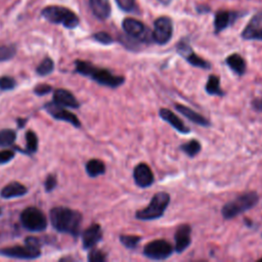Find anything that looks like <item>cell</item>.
Returning a JSON list of instances; mask_svg holds the SVG:
<instances>
[{"label": "cell", "instance_id": "cell-1", "mask_svg": "<svg viewBox=\"0 0 262 262\" xmlns=\"http://www.w3.org/2000/svg\"><path fill=\"white\" fill-rule=\"evenodd\" d=\"M82 215L76 210L66 207H55L50 211V222L59 232L77 236L80 233Z\"/></svg>", "mask_w": 262, "mask_h": 262}, {"label": "cell", "instance_id": "cell-2", "mask_svg": "<svg viewBox=\"0 0 262 262\" xmlns=\"http://www.w3.org/2000/svg\"><path fill=\"white\" fill-rule=\"evenodd\" d=\"M76 71L86 77H89L96 83L110 87V88H117L124 84L125 78L123 76L114 75L106 69L97 68L92 63L84 60H76Z\"/></svg>", "mask_w": 262, "mask_h": 262}, {"label": "cell", "instance_id": "cell-3", "mask_svg": "<svg viewBox=\"0 0 262 262\" xmlns=\"http://www.w3.org/2000/svg\"><path fill=\"white\" fill-rule=\"evenodd\" d=\"M259 202V196L255 191H249L238 195L237 198L229 201L223 205L221 209V214L224 219L229 220L237 215L252 209Z\"/></svg>", "mask_w": 262, "mask_h": 262}, {"label": "cell", "instance_id": "cell-4", "mask_svg": "<svg viewBox=\"0 0 262 262\" xmlns=\"http://www.w3.org/2000/svg\"><path fill=\"white\" fill-rule=\"evenodd\" d=\"M41 15L47 21L52 24H60L67 29H75L79 25V17L77 14L63 6H46L42 9Z\"/></svg>", "mask_w": 262, "mask_h": 262}, {"label": "cell", "instance_id": "cell-5", "mask_svg": "<svg viewBox=\"0 0 262 262\" xmlns=\"http://www.w3.org/2000/svg\"><path fill=\"white\" fill-rule=\"evenodd\" d=\"M170 194L165 191H159L154 194L149 204L136 212L135 217L142 221H150L161 218L169 206Z\"/></svg>", "mask_w": 262, "mask_h": 262}, {"label": "cell", "instance_id": "cell-6", "mask_svg": "<svg viewBox=\"0 0 262 262\" xmlns=\"http://www.w3.org/2000/svg\"><path fill=\"white\" fill-rule=\"evenodd\" d=\"M23 226L30 231H42L47 226V219L43 212L35 207L25 209L20 214Z\"/></svg>", "mask_w": 262, "mask_h": 262}, {"label": "cell", "instance_id": "cell-7", "mask_svg": "<svg viewBox=\"0 0 262 262\" xmlns=\"http://www.w3.org/2000/svg\"><path fill=\"white\" fill-rule=\"evenodd\" d=\"M173 247L165 239H155L147 243L143 249V255L150 260H165L173 253Z\"/></svg>", "mask_w": 262, "mask_h": 262}, {"label": "cell", "instance_id": "cell-8", "mask_svg": "<svg viewBox=\"0 0 262 262\" xmlns=\"http://www.w3.org/2000/svg\"><path fill=\"white\" fill-rule=\"evenodd\" d=\"M173 34V24L170 17L160 16L154 23V31L151 33L152 41L159 45L167 44Z\"/></svg>", "mask_w": 262, "mask_h": 262}, {"label": "cell", "instance_id": "cell-9", "mask_svg": "<svg viewBox=\"0 0 262 262\" xmlns=\"http://www.w3.org/2000/svg\"><path fill=\"white\" fill-rule=\"evenodd\" d=\"M122 28L127 35L137 39L140 42L148 43V42L152 41L151 33L140 20H137V19L131 18V17H127L123 20Z\"/></svg>", "mask_w": 262, "mask_h": 262}, {"label": "cell", "instance_id": "cell-10", "mask_svg": "<svg viewBox=\"0 0 262 262\" xmlns=\"http://www.w3.org/2000/svg\"><path fill=\"white\" fill-rule=\"evenodd\" d=\"M176 50L177 52L186 59V61L191 64L192 67L204 69V70H209L211 69V64L209 61L205 60L204 58L200 57L198 54H195L192 50V48L189 45V42L186 38L181 39L177 45H176Z\"/></svg>", "mask_w": 262, "mask_h": 262}, {"label": "cell", "instance_id": "cell-11", "mask_svg": "<svg viewBox=\"0 0 262 262\" xmlns=\"http://www.w3.org/2000/svg\"><path fill=\"white\" fill-rule=\"evenodd\" d=\"M0 255L14 258V259H25V260H33L37 259L41 256V252L39 247L31 246L26 244V246H14L10 248L0 249Z\"/></svg>", "mask_w": 262, "mask_h": 262}, {"label": "cell", "instance_id": "cell-12", "mask_svg": "<svg viewBox=\"0 0 262 262\" xmlns=\"http://www.w3.org/2000/svg\"><path fill=\"white\" fill-rule=\"evenodd\" d=\"M44 108L47 111L48 114H50L54 119L56 120H60V121H66L69 122L70 124H72L74 127H81V123L79 121V119L71 112L67 111L66 107L57 104L54 101L48 102L45 104Z\"/></svg>", "mask_w": 262, "mask_h": 262}, {"label": "cell", "instance_id": "cell-13", "mask_svg": "<svg viewBox=\"0 0 262 262\" xmlns=\"http://www.w3.org/2000/svg\"><path fill=\"white\" fill-rule=\"evenodd\" d=\"M133 179L135 184L141 188L149 187L155 181L154 173L145 163H140L134 168Z\"/></svg>", "mask_w": 262, "mask_h": 262}, {"label": "cell", "instance_id": "cell-14", "mask_svg": "<svg viewBox=\"0 0 262 262\" xmlns=\"http://www.w3.org/2000/svg\"><path fill=\"white\" fill-rule=\"evenodd\" d=\"M190 233H191V227L188 224H182L178 226L174 234V241H175L174 250L176 253L181 254L189 247L191 243Z\"/></svg>", "mask_w": 262, "mask_h": 262}, {"label": "cell", "instance_id": "cell-15", "mask_svg": "<svg viewBox=\"0 0 262 262\" xmlns=\"http://www.w3.org/2000/svg\"><path fill=\"white\" fill-rule=\"evenodd\" d=\"M102 230L99 224H92L87 227L82 233V244L84 249L93 248L98 242L101 241Z\"/></svg>", "mask_w": 262, "mask_h": 262}, {"label": "cell", "instance_id": "cell-16", "mask_svg": "<svg viewBox=\"0 0 262 262\" xmlns=\"http://www.w3.org/2000/svg\"><path fill=\"white\" fill-rule=\"evenodd\" d=\"M159 116L179 133L188 134L190 132V129L187 126H185L184 123L180 120V118L176 116L172 111L162 107L159 111Z\"/></svg>", "mask_w": 262, "mask_h": 262}, {"label": "cell", "instance_id": "cell-17", "mask_svg": "<svg viewBox=\"0 0 262 262\" xmlns=\"http://www.w3.org/2000/svg\"><path fill=\"white\" fill-rule=\"evenodd\" d=\"M53 101L63 107H71V108H78L80 106L79 101L76 97L66 89H56L53 94Z\"/></svg>", "mask_w": 262, "mask_h": 262}, {"label": "cell", "instance_id": "cell-18", "mask_svg": "<svg viewBox=\"0 0 262 262\" xmlns=\"http://www.w3.org/2000/svg\"><path fill=\"white\" fill-rule=\"evenodd\" d=\"M175 108L178 113L183 115L187 120L191 121L192 123H194L196 125H200L202 127H209L210 126V122H209L208 119H206L204 116L196 113L195 111L191 110L190 107H188L186 105H183V104H180V103H176Z\"/></svg>", "mask_w": 262, "mask_h": 262}, {"label": "cell", "instance_id": "cell-19", "mask_svg": "<svg viewBox=\"0 0 262 262\" xmlns=\"http://www.w3.org/2000/svg\"><path fill=\"white\" fill-rule=\"evenodd\" d=\"M236 17V13H232L229 11H219L216 13L214 18V29L215 33L218 34L225 30L227 27L231 25L232 21H234Z\"/></svg>", "mask_w": 262, "mask_h": 262}, {"label": "cell", "instance_id": "cell-20", "mask_svg": "<svg viewBox=\"0 0 262 262\" xmlns=\"http://www.w3.org/2000/svg\"><path fill=\"white\" fill-rule=\"evenodd\" d=\"M92 13L98 19H106L111 14V5L108 0H89Z\"/></svg>", "mask_w": 262, "mask_h": 262}, {"label": "cell", "instance_id": "cell-21", "mask_svg": "<svg viewBox=\"0 0 262 262\" xmlns=\"http://www.w3.org/2000/svg\"><path fill=\"white\" fill-rule=\"evenodd\" d=\"M27 192H28V189L25 185H23L17 181H12L1 189L0 195L3 199H12V198L21 196Z\"/></svg>", "mask_w": 262, "mask_h": 262}, {"label": "cell", "instance_id": "cell-22", "mask_svg": "<svg viewBox=\"0 0 262 262\" xmlns=\"http://www.w3.org/2000/svg\"><path fill=\"white\" fill-rule=\"evenodd\" d=\"M225 62L229 67V69L231 71H233L235 74H237L238 76H243L245 74L247 64H246V61L243 58V56H241L239 54L232 53V54L228 55L225 59Z\"/></svg>", "mask_w": 262, "mask_h": 262}, {"label": "cell", "instance_id": "cell-23", "mask_svg": "<svg viewBox=\"0 0 262 262\" xmlns=\"http://www.w3.org/2000/svg\"><path fill=\"white\" fill-rule=\"evenodd\" d=\"M262 24V12H258L256 13L251 20L248 23V25L246 26V28L244 29L243 33H242V37L245 40H251L252 35L255 33V31L261 27Z\"/></svg>", "mask_w": 262, "mask_h": 262}, {"label": "cell", "instance_id": "cell-24", "mask_svg": "<svg viewBox=\"0 0 262 262\" xmlns=\"http://www.w3.org/2000/svg\"><path fill=\"white\" fill-rule=\"evenodd\" d=\"M206 92L209 95H216V96H224V91L221 89L220 86V78L215 75L209 76L206 86H205Z\"/></svg>", "mask_w": 262, "mask_h": 262}, {"label": "cell", "instance_id": "cell-25", "mask_svg": "<svg viewBox=\"0 0 262 262\" xmlns=\"http://www.w3.org/2000/svg\"><path fill=\"white\" fill-rule=\"evenodd\" d=\"M86 172L90 177H97L99 175L104 174L105 165L102 161L97 159L89 160L86 163Z\"/></svg>", "mask_w": 262, "mask_h": 262}, {"label": "cell", "instance_id": "cell-26", "mask_svg": "<svg viewBox=\"0 0 262 262\" xmlns=\"http://www.w3.org/2000/svg\"><path fill=\"white\" fill-rule=\"evenodd\" d=\"M201 143L196 139H191L180 145V149L185 152L188 157H194L201 151Z\"/></svg>", "mask_w": 262, "mask_h": 262}, {"label": "cell", "instance_id": "cell-27", "mask_svg": "<svg viewBox=\"0 0 262 262\" xmlns=\"http://www.w3.org/2000/svg\"><path fill=\"white\" fill-rule=\"evenodd\" d=\"M16 138L15 131L11 129H3L0 131V146H9L11 145Z\"/></svg>", "mask_w": 262, "mask_h": 262}, {"label": "cell", "instance_id": "cell-28", "mask_svg": "<svg viewBox=\"0 0 262 262\" xmlns=\"http://www.w3.org/2000/svg\"><path fill=\"white\" fill-rule=\"evenodd\" d=\"M53 69H54V63H53L52 59L49 57H46L40 62V64L37 67L36 71L40 76H46V75L51 74Z\"/></svg>", "mask_w": 262, "mask_h": 262}, {"label": "cell", "instance_id": "cell-29", "mask_svg": "<svg viewBox=\"0 0 262 262\" xmlns=\"http://www.w3.org/2000/svg\"><path fill=\"white\" fill-rule=\"evenodd\" d=\"M140 241H141V236L139 235H130V234L120 235V242L128 249L136 248Z\"/></svg>", "mask_w": 262, "mask_h": 262}, {"label": "cell", "instance_id": "cell-30", "mask_svg": "<svg viewBox=\"0 0 262 262\" xmlns=\"http://www.w3.org/2000/svg\"><path fill=\"white\" fill-rule=\"evenodd\" d=\"M16 53L14 45H3L0 46V61H6L11 59Z\"/></svg>", "mask_w": 262, "mask_h": 262}, {"label": "cell", "instance_id": "cell-31", "mask_svg": "<svg viewBox=\"0 0 262 262\" xmlns=\"http://www.w3.org/2000/svg\"><path fill=\"white\" fill-rule=\"evenodd\" d=\"M26 141H27V149L30 152H35L38 147V138L35 132L29 130L26 133Z\"/></svg>", "mask_w": 262, "mask_h": 262}, {"label": "cell", "instance_id": "cell-32", "mask_svg": "<svg viewBox=\"0 0 262 262\" xmlns=\"http://www.w3.org/2000/svg\"><path fill=\"white\" fill-rule=\"evenodd\" d=\"M87 259L89 262H104L106 260V254L99 249H92Z\"/></svg>", "mask_w": 262, "mask_h": 262}, {"label": "cell", "instance_id": "cell-33", "mask_svg": "<svg viewBox=\"0 0 262 262\" xmlns=\"http://www.w3.org/2000/svg\"><path fill=\"white\" fill-rule=\"evenodd\" d=\"M120 9L125 12H134L136 10V5L134 0H116Z\"/></svg>", "mask_w": 262, "mask_h": 262}, {"label": "cell", "instance_id": "cell-34", "mask_svg": "<svg viewBox=\"0 0 262 262\" xmlns=\"http://www.w3.org/2000/svg\"><path fill=\"white\" fill-rule=\"evenodd\" d=\"M92 37L95 41H97V42H99L103 45H108V44H112L114 42L111 35L107 34L106 32H97Z\"/></svg>", "mask_w": 262, "mask_h": 262}, {"label": "cell", "instance_id": "cell-35", "mask_svg": "<svg viewBox=\"0 0 262 262\" xmlns=\"http://www.w3.org/2000/svg\"><path fill=\"white\" fill-rule=\"evenodd\" d=\"M15 80L9 76L0 77V88L2 90H11L15 87Z\"/></svg>", "mask_w": 262, "mask_h": 262}, {"label": "cell", "instance_id": "cell-36", "mask_svg": "<svg viewBox=\"0 0 262 262\" xmlns=\"http://www.w3.org/2000/svg\"><path fill=\"white\" fill-rule=\"evenodd\" d=\"M14 158V152L9 150V149H5V150H1L0 151V165L6 164L8 162H10L12 159Z\"/></svg>", "mask_w": 262, "mask_h": 262}, {"label": "cell", "instance_id": "cell-37", "mask_svg": "<svg viewBox=\"0 0 262 262\" xmlns=\"http://www.w3.org/2000/svg\"><path fill=\"white\" fill-rule=\"evenodd\" d=\"M57 181H56V177L54 175H48L46 180H45V189L46 191H51L54 189V187L56 186Z\"/></svg>", "mask_w": 262, "mask_h": 262}, {"label": "cell", "instance_id": "cell-38", "mask_svg": "<svg viewBox=\"0 0 262 262\" xmlns=\"http://www.w3.org/2000/svg\"><path fill=\"white\" fill-rule=\"evenodd\" d=\"M52 87L49 86V85H46V84H42V85H38L34 91L37 95H45L47 93H49L51 91Z\"/></svg>", "mask_w": 262, "mask_h": 262}, {"label": "cell", "instance_id": "cell-39", "mask_svg": "<svg viewBox=\"0 0 262 262\" xmlns=\"http://www.w3.org/2000/svg\"><path fill=\"white\" fill-rule=\"evenodd\" d=\"M251 104L255 111L262 113V97H257V98L253 99Z\"/></svg>", "mask_w": 262, "mask_h": 262}, {"label": "cell", "instance_id": "cell-40", "mask_svg": "<svg viewBox=\"0 0 262 262\" xmlns=\"http://www.w3.org/2000/svg\"><path fill=\"white\" fill-rule=\"evenodd\" d=\"M251 40H262V26L255 31V33L252 35Z\"/></svg>", "mask_w": 262, "mask_h": 262}, {"label": "cell", "instance_id": "cell-41", "mask_svg": "<svg viewBox=\"0 0 262 262\" xmlns=\"http://www.w3.org/2000/svg\"><path fill=\"white\" fill-rule=\"evenodd\" d=\"M26 119H17V122H18V126H19V128H23L24 126H25V124H26Z\"/></svg>", "mask_w": 262, "mask_h": 262}, {"label": "cell", "instance_id": "cell-42", "mask_svg": "<svg viewBox=\"0 0 262 262\" xmlns=\"http://www.w3.org/2000/svg\"><path fill=\"white\" fill-rule=\"evenodd\" d=\"M260 261H262V258H261V259H260Z\"/></svg>", "mask_w": 262, "mask_h": 262}]
</instances>
